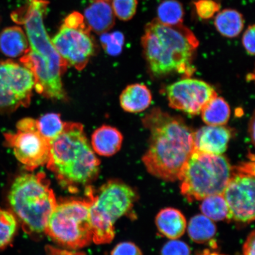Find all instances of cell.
I'll use <instances>...</instances> for the list:
<instances>
[{"instance_id":"cell-1","label":"cell","mask_w":255,"mask_h":255,"mask_svg":"<svg viewBox=\"0 0 255 255\" xmlns=\"http://www.w3.org/2000/svg\"><path fill=\"white\" fill-rule=\"evenodd\" d=\"M149 130L147 151L142 157L146 170L165 181L179 180L194 151L193 131L183 119L154 108L142 120Z\"/></svg>"},{"instance_id":"cell-2","label":"cell","mask_w":255,"mask_h":255,"mask_svg":"<svg viewBox=\"0 0 255 255\" xmlns=\"http://www.w3.org/2000/svg\"><path fill=\"white\" fill-rule=\"evenodd\" d=\"M141 43L149 71L154 77L174 73L184 74L187 78L192 75V63L199 43L193 32L182 24L165 25L154 19L146 24Z\"/></svg>"},{"instance_id":"cell-3","label":"cell","mask_w":255,"mask_h":255,"mask_svg":"<svg viewBox=\"0 0 255 255\" xmlns=\"http://www.w3.org/2000/svg\"><path fill=\"white\" fill-rule=\"evenodd\" d=\"M47 165L66 183L85 184L94 179L100 170V162L82 124L65 123L62 131L50 141Z\"/></svg>"},{"instance_id":"cell-4","label":"cell","mask_w":255,"mask_h":255,"mask_svg":"<svg viewBox=\"0 0 255 255\" xmlns=\"http://www.w3.org/2000/svg\"><path fill=\"white\" fill-rule=\"evenodd\" d=\"M8 200L25 230L37 234L45 231L57 205L55 194L43 173L19 175L12 184Z\"/></svg>"},{"instance_id":"cell-5","label":"cell","mask_w":255,"mask_h":255,"mask_svg":"<svg viewBox=\"0 0 255 255\" xmlns=\"http://www.w3.org/2000/svg\"><path fill=\"white\" fill-rule=\"evenodd\" d=\"M27 39L29 50L20 61L33 73L35 89L47 98L63 100L65 94L62 76L68 64L57 52L46 30L40 28L32 31Z\"/></svg>"},{"instance_id":"cell-6","label":"cell","mask_w":255,"mask_h":255,"mask_svg":"<svg viewBox=\"0 0 255 255\" xmlns=\"http://www.w3.org/2000/svg\"><path fill=\"white\" fill-rule=\"evenodd\" d=\"M232 170L225 156L194 151L179 179L181 193L190 202L223 194Z\"/></svg>"},{"instance_id":"cell-7","label":"cell","mask_w":255,"mask_h":255,"mask_svg":"<svg viewBox=\"0 0 255 255\" xmlns=\"http://www.w3.org/2000/svg\"><path fill=\"white\" fill-rule=\"evenodd\" d=\"M90 202L72 200L57 205L45 229L57 243L67 248H84L92 241Z\"/></svg>"},{"instance_id":"cell-8","label":"cell","mask_w":255,"mask_h":255,"mask_svg":"<svg viewBox=\"0 0 255 255\" xmlns=\"http://www.w3.org/2000/svg\"><path fill=\"white\" fill-rule=\"evenodd\" d=\"M54 47L68 65L82 71L94 55L96 46L84 16L73 12L67 16L52 40Z\"/></svg>"},{"instance_id":"cell-9","label":"cell","mask_w":255,"mask_h":255,"mask_svg":"<svg viewBox=\"0 0 255 255\" xmlns=\"http://www.w3.org/2000/svg\"><path fill=\"white\" fill-rule=\"evenodd\" d=\"M255 163L249 161L232 167L223 193L229 208V219L242 223L255 220Z\"/></svg>"},{"instance_id":"cell-10","label":"cell","mask_w":255,"mask_h":255,"mask_svg":"<svg viewBox=\"0 0 255 255\" xmlns=\"http://www.w3.org/2000/svg\"><path fill=\"white\" fill-rule=\"evenodd\" d=\"M34 85L33 74L26 67L11 60L0 63V114L28 107Z\"/></svg>"},{"instance_id":"cell-11","label":"cell","mask_w":255,"mask_h":255,"mask_svg":"<svg viewBox=\"0 0 255 255\" xmlns=\"http://www.w3.org/2000/svg\"><path fill=\"white\" fill-rule=\"evenodd\" d=\"M17 129L15 133H5L4 137L18 161L28 170L47 164L50 142L40 133L36 120H21L17 124Z\"/></svg>"},{"instance_id":"cell-12","label":"cell","mask_w":255,"mask_h":255,"mask_svg":"<svg viewBox=\"0 0 255 255\" xmlns=\"http://www.w3.org/2000/svg\"><path fill=\"white\" fill-rule=\"evenodd\" d=\"M166 94L169 106L192 116L200 114L205 105L218 96L211 85L189 77L169 85Z\"/></svg>"},{"instance_id":"cell-13","label":"cell","mask_w":255,"mask_h":255,"mask_svg":"<svg viewBox=\"0 0 255 255\" xmlns=\"http://www.w3.org/2000/svg\"><path fill=\"white\" fill-rule=\"evenodd\" d=\"M91 207L113 223L132 208L137 194L128 185L118 180L110 181L101 188L97 196L89 193Z\"/></svg>"},{"instance_id":"cell-14","label":"cell","mask_w":255,"mask_h":255,"mask_svg":"<svg viewBox=\"0 0 255 255\" xmlns=\"http://www.w3.org/2000/svg\"><path fill=\"white\" fill-rule=\"evenodd\" d=\"M232 135L231 129L223 126L203 127L193 132L194 151L222 155Z\"/></svg>"},{"instance_id":"cell-15","label":"cell","mask_w":255,"mask_h":255,"mask_svg":"<svg viewBox=\"0 0 255 255\" xmlns=\"http://www.w3.org/2000/svg\"><path fill=\"white\" fill-rule=\"evenodd\" d=\"M84 17L91 31L97 34L106 33L115 24L113 7L105 0H95L86 8Z\"/></svg>"},{"instance_id":"cell-16","label":"cell","mask_w":255,"mask_h":255,"mask_svg":"<svg viewBox=\"0 0 255 255\" xmlns=\"http://www.w3.org/2000/svg\"><path fill=\"white\" fill-rule=\"evenodd\" d=\"M123 141V136L120 130L109 126L99 128L92 135V149L105 157H110L119 152Z\"/></svg>"},{"instance_id":"cell-17","label":"cell","mask_w":255,"mask_h":255,"mask_svg":"<svg viewBox=\"0 0 255 255\" xmlns=\"http://www.w3.org/2000/svg\"><path fill=\"white\" fill-rule=\"evenodd\" d=\"M159 233L173 240L182 237L187 228V221L180 210L168 207L160 210L155 218Z\"/></svg>"},{"instance_id":"cell-18","label":"cell","mask_w":255,"mask_h":255,"mask_svg":"<svg viewBox=\"0 0 255 255\" xmlns=\"http://www.w3.org/2000/svg\"><path fill=\"white\" fill-rule=\"evenodd\" d=\"M120 101L121 107L127 113H139L149 107L152 94L145 85L132 84L124 89L121 94Z\"/></svg>"},{"instance_id":"cell-19","label":"cell","mask_w":255,"mask_h":255,"mask_svg":"<svg viewBox=\"0 0 255 255\" xmlns=\"http://www.w3.org/2000/svg\"><path fill=\"white\" fill-rule=\"evenodd\" d=\"M26 34L21 28L12 26L4 28L0 33V52L6 56H23L29 50Z\"/></svg>"},{"instance_id":"cell-20","label":"cell","mask_w":255,"mask_h":255,"mask_svg":"<svg viewBox=\"0 0 255 255\" xmlns=\"http://www.w3.org/2000/svg\"><path fill=\"white\" fill-rule=\"evenodd\" d=\"M217 30L223 36L234 38L239 36L244 27L243 15L233 9H225L217 14L215 18Z\"/></svg>"},{"instance_id":"cell-21","label":"cell","mask_w":255,"mask_h":255,"mask_svg":"<svg viewBox=\"0 0 255 255\" xmlns=\"http://www.w3.org/2000/svg\"><path fill=\"white\" fill-rule=\"evenodd\" d=\"M200 114L207 126H222L230 119L231 108L224 99L217 96L205 105Z\"/></svg>"},{"instance_id":"cell-22","label":"cell","mask_w":255,"mask_h":255,"mask_svg":"<svg viewBox=\"0 0 255 255\" xmlns=\"http://www.w3.org/2000/svg\"><path fill=\"white\" fill-rule=\"evenodd\" d=\"M187 231L191 240L203 244L215 237L217 229L211 219L203 215H197L190 219Z\"/></svg>"},{"instance_id":"cell-23","label":"cell","mask_w":255,"mask_h":255,"mask_svg":"<svg viewBox=\"0 0 255 255\" xmlns=\"http://www.w3.org/2000/svg\"><path fill=\"white\" fill-rule=\"evenodd\" d=\"M202 200L200 208L203 215L216 222L229 219L228 206L222 194L210 196Z\"/></svg>"},{"instance_id":"cell-24","label":"cell","mask_w":255,"mask_h":255,"mask_svg":"<svg viewBox=\"0 0 255 255\" xmlns=\"http://www.w3.org/2000/svg\"><path fill=\"white\" fill-rule=\"evenodd\" d=\"M184 15L183 5L177 0H164L157 8V20L168 25L182 24Z\"/></svg>"},{"instance_id":"cell-25","label":"cell","mask_w":255,"mask_h":255,"mask_svg":"<svg viewBox=\"0 0 255 255\" xmlns=\"http://www.w3.org/2000/svg\"><path fill=\"white\" fill-rule=\"evenodd\" d=\"M36 123L40 133L49 142L62 131L65 125L60 115L56 113L44 115L36 120Z\"/></svg>"},{"instance_id":"cell-26","label":"cell","mask_w":255,"mask_h":255,"mask_svg":"<svg viewBox=\"0 0 255 255\" xmlns=\"http://www.w3.org/2000/svg\"><path fill=\"white\" fill-rule=\"evenodd\" d=\"M17 222L12 213L0 209V249L7 247L17 231Z\"/></svg>"},{"instance_id":"cell-27","label":"cell","mask_w":255,"mask_h":255,"mask_svg":"<svg viewBox=\"0 0 255 255\" xmlns=\"http://www.w3.org/2000/svg\"><path fill=\"white\" fill-rule=\"evenodd\" d=\"M102 45L106 52L112 56L119 55L123 49L124 37L122 33L116 31L112 34L103 33L101 36Z\"/></svg>"},{"instance_id":"cell-28","label":"cell","mask_w":255,"mask_h":255,"mask_svg":"<svg viewBox=\"0 0 255 255\" xmlns=\"http://www.w3.org/2000/svg\"><path fill=\"white\" fill-rule=\"evenodd\" d=\"M137 4V0H113L114 14L121 20L128 21L135 14Z\"/></svg>"},{"instance_id":"cell-29","label":"cell","mask_w":255,"mask_h":255,"mask_svg":"<svg viewBox=\"0 0 255 255\" xmlns=\"http://www.w3.org/2000/svg\"><path fill=\"white\" fill-rule=\"evenodd\" d=\"M194 6L197 15L204 20L212 18L221 8V5L215 0H197L194 2Z\"/></svg>"},{"instance_id":"cell-30","label":"cell","mask_w":255,"mask_h":255,"mask_svg":"<svg viewBox=\"0 0 255 255\" xmlns=\"http://www.w3.org/2000/svg\"><path fill=\"white\" fill-rule=\"evenodd\" d=\"M161 255H191V250L185 242L173 239L162 248Z\"/></svg>"},{"instance_id":"cell-31","label":"cell","mask_w":255,"mask_h":255,"mask_svg":"<svg viewBox=\"0 0 255 255\" xmlns=\"http://www.w3.org/2000/svg\"><path fill=\"white\" fill-rule=\"evenodd\" d=\"M111 255H143L140 249L132 242H124L118 244Z\"/></svg>"},{"instance_id":"cell-32","label":"cell","mask_w":255,"mask_h":255,"mask_svg":"<svg viewBox=\"0 0 255 255\" xmlns=\"http://www.w3.org/2000/svg\"><path fill=\"white\" fill-rule=\"evenodd\" d=\"M255 25H250L242 37V44L247 52L251 56L255 55Z\"/></svg>"},{"instance_id":"cell-33","label":"cell","mask_w":255,"mask_h":255,"mask_svg":"<svg viewBox=\"0 0 255 255\" xmlns=\"http://www.w3.org/2000/svg\"><path fill=\"white\" fill-rule=\"evenodd\" d=\"M243 255H255V232L249 235L243 247Z\"/></svg>"},{"instance_id":"cell-34","label":"cell","mask_w":255,"mask_h":255,"mask_svg":"<svg viewBox=\"0 0 255 255\" xmlns=\"http://www.w3.org/2000/svg\"><path fill=\"white\" fill-rule=\"evenodd\" d=\"M255 114H253V117L251 118L250 126H249V133H250L252 142H255Z\"/></svg>"},{"instance_id":"cell-35","label":"cell","mask_w":255,"mask_h":255,"mask_svg":"<svg viewBox=\"0 0 255 255\" xmlns=\"http://www.w3.org/2000/svg\"><path fill=\"white\" fill-rule=\"evenodd\" d=\"M198 255H221L219 253H216V252H212L209 250H207L204 251L203 253L199 254Z\"/></svg>"},{"instance_id":"cell-36","label":"cell","mask_w":255,"mask_h":255,"mask_svg":"<svg viewBox=\"0 0 255 255\" xmlns=\"http://www.w3.org/2000/svg\"><path fill=\"white\" fill-rule=\"evenodd\" d=\"M53 255H81L72 254L71 253H68V252H65V251H58V252H55V253H53Z\"/></svg>"},{"instance_id":"cell-37","label":"cell","mask_w":255,"mask_h":255,"mask_svg":"<svg viewBox=\"0 0 255 255\" xmlns=\"http://www.w3.org/2000/svg\"><path fill=\"white\" fill-rule=\"evenodd\" d=\"M105 1H109L110 0H105Z\"/></svg>"}]
</instances>
